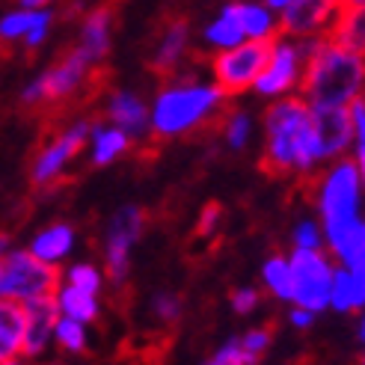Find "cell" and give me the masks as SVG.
I'll return each instance as SVG.
<instances>
[{
    "label": "cell",
    "instance_id": "46",
    "mask_svg": "<svg viewBox=\"0 0 365 365\" xmlns=\"http://www.w3.org/2000/svg\"><path fill=\"white\" fill-rule=\"evenodd\" d=\"M359 339L365 341V315H362V324H359Z\"/></svg>",
    "mask_w": 365,
    "mask_h": 365
},
{
    "label": "cell",
    "instance_id": "16",
    "mask_svg": "<svg viewBox=\"0 0 365 365\" xmlns=\"http://www.w3.org/2000/svg\"><path fill=\"white\" fill-rule=\"evenodd\" d=\"M110 39H113V12H110V6H98L83 18L78 48L96 66H101L104 57L110 53Z\"/></svg>",
    "mask_w": 365,
    "mask_h": 365
},
{
    "label": "cell",
    "instance_id": "13",
    "mask_svg": "<svg viewBox=\"0 0 365 365\" xmlns=\"http://www.w3.org/2000/svg\"><path fill=\"white\" fill-rule=\"evenodd\" d=\"M312 128H315L321 163L336 160L341 158L344 149H351L354 128L348 107H312Z\"/></svg>",
    "mask_w": 365,
    "mask_h": 365
},
{
    "label": "cell",
    "instance_id": "23",
    "mask_svg": "<svg viewBox=\"0 0 365 365\" xmlns=\"http://www.w3.org/2000/svg\"><path fill=\"white\" fill-rule=\"evenodd\" d=\"M53 300H57L60 315L66 318H75L81 324H93L98 318V294H89V291H81L68 282H60Z\"/></svg>",
    "mask_w": 365,
    "mask_h": 365
},
{
    "label": "cell",
    "instance_id": "34",
    "mask_svg": "<svg viewBox=\"0 0 365 365\" xmlns=\"http://www.w3.org/2000/svg\"><path fill=\"white\" fill-rule=\"evenodd\" d=\"M152 309H155V315H158L160 321L173 324V321H178V315H181V297L173 294V291H158V294L152 297Z\"/></svg>",
    "mask_w": 365,
    "mask_h": 365
},
{
    "label": "cell",
    "instance_id": "26",
    "mask_svg": "<svg viewBox=\"0 0 365 365\" xmlns=\"http://www.w3.org/2000/svg\"><path fill=\"white\" fill-rule=\"evenodd\" d=\"M86 324L75 321V318H66L60 315L57 318V327H53V341L60 344L63 351L68 354H83L86 351Z\"/></svg>",
    "mask_w": 365,
    "mask_h": 365
},
{
    "label": "cell",
    "instance_id": "10",
    "mask_svg": "<svg viewBox=\"0 0 365 365\" xmlns=\"http://www.w3.org/2000/svg\"><path fill=\"white\" fill-rule=\"evenodd\" d=\"M145 229V211L137 205H125L113 214L104 235V279L122 285L131 267V250Z\"/></svg>",
    "mask_w": 365,
    "mask_h": 365
},
{
    "label": "cell",
    "instance_id": "40",
    "mask_svg": "<svg viewBox=\"0 0 365 365\" xmlns=\"http://www.w3.org/2000/svg\"><path fill=\"white\" fill-rule=\"evenodd\" d=\"M217 217H220V208L217 205H208L202 211V220H199V235H211L217 229Z\"/></svg>",
    "mask_w": 365,
    "mask_h": 365
},
{
    "label": "cell",
    "instance_id": "42",
    "mask_svg": "<svg viewBox=\"0 0 365 365\" xmlns=\"http://www.w3.org/2000/svg\"><path fill=\"white\" fill-rule=\"evenodd\" d=\"M356 170H359V178L365 185V145H362V149H356Z\"/></svg>",
    "mask_w": 365,
    "mask_h": 365
},
{
    "label": "cell",
    "instance_id": "5",
    "mask_svg": "<svg viewBox=\"0 0 365 365\" xmlns=\"http://www.w3.org/2000/svg\"><path fill=\"white\" fill-rule=\"evenodd\" d=\"M63 277L57 264H45L30 250H9L0 259V300L27 303L57 294Z\"/></svg>",
    "mask_w": 365,
    "mask_h": 365
},
{
    "label": "cell",
    "instance_id": "12",
    "mask_svg": "<svg viewBox=\"0 0 365 365\" xmlns=\"http://www.w3.org/2000/svg\"><path fill=\"white\" fill-rule=\"evenodd\" d=\"M344 0H291L279 9V33L288 39H309V36L330 33Z\"/></svg>",
    "mask_w": 365,
    "mask_h": 365
},
{
    "label": "cell",
    "instance_id": "37",
    "mask_svg": "<svg viewBox=\"0 0 365 365\" xmlns=\"http://www.w3.org/2000/svg\"><path fill=\"white\" fill-rule=\"evenodd\" d=\"M348 113H351V128H354V145L362 149L365 145V98H356L348 107Z\"/></svg>",
    "mask_w": 365,
    "mask_h": 365
},
{
    "label": "cell",
    "instance_id": "21",
    "mask_svg": "<svg viewBox=\"0 0 365 365\" xmlns=\"http://www.w3.org/2000/svg\"><path fill=\"white\" fill-rule=\"evenodd\" d=\"M24 341V306L15 300H0V362L21 356Z\"/></svg>",
    "mask_w": 365,
    "mask_h": 365
},
{
    "label": "cell",
    "instance_id": "43",
    "mask_svg": "<svg viewBox=\"0 0 365 365\" xmlns=\"http://www.w3.org/2000/svg\"><path fill=\"white\" fill-rule=\"evenodd\" d=\"M288 4H291V0H264V6H267V9H273V12H279V9H282V6H288Z\"/></svg>",
    "mask_w": 365,
    "mask_h": 365
},
{
    "label": "cell",
    "instance_id": "31",
    "mask_svg": "<svg viewBox=\"0 0 365 365\" xmlns=\"http://www.w3.org/2000/svg\"><path fill=\"white\" fill-rule=\"evenodd\" d=\"M51 21H53V15L51 9H33V21H30V30L24 36V48L27 51H36L45 39H48V33H51Z\"/></svg>",
    "mask_w": 365,
    "mask_h": 365
},
{
    "label": "cell",
    "instance_id": "28",
    "mask_svg": "<svg viewBox=\"0 0 365 365\" xmlns=\"http://www.w3.org/2000/svg\"><path fill=\"white\" fill-rule=\"evenodd\" d=\"M330 309H336L339 315L354 312L351 303V270L348 267H336L333 270V285H330Z\"/></svg>",
    "mask_w": 365,
    "mask_h": 365
},
{
    "label": "cell",
    "instance_id": "3",
    "mask_svg": "<svg viewBox=\"0 0 365 365\" xmlns=\"http://www.w3.org/2000/svg\"><path fill=\"white\" fill-rule=\"evenodd\" d=\"M226 96L217 83H199V81H175L163 86L149 113L152 137L158 140H173L196 131L199 125H205L217 110L223 107Z\"/></svg>",
    "mask_w": 365,
    "mask_h": 365
},
{
    "label": "cell",
    "instance_id": "27",
    "mask_svg": "<svg viewBox=\"0 0 365 365\" xmlns=\"http://www.w3.org/2000/svg\"><path fill=\"white\" fill-rule=\"evenodd\" d=\"M33 21V9H15L0 18V51H9L15 42H21Z\"/></svg>",
    "mask_w": 365,
    "mask_h": 365
},
{
    "label": "cell",
    "instance_id": "32",
    "mask_svg": "<svg viewBox=\"0 0 365 365\" xmlns=\"http://www.w3.org/2000/svg\"><path fill=\"white\" fill-rule=\"evenodd\" d=\"M291 241H294V250H321L324 247V229L315 220H300L294 226Z\"/></svg>",
    "mask_w": 365,
    "mask_h": 365
},
{
    "label": "cell",
    "instance_id": "17",
    "mask_svg": "<svg viewBox=\"0 0 365 365\" xmlns=\"http://www.w3.org/2000/svg\"><path fill=\"white\" fill-rule=\"evenodd\" d=\"M187 45H190V27L187 21H173L167 30L160 33V39L155 45V53H152V71L155 75H173L175 66L181 63V57L187 53Z\"/></svg>",
    "mask_w": 365,
    "mask_h": 365
},
{
    "label": "cell",
    "instance_id": "35",
    "mask_svg": "<svg viewBox=\"0 0 365 365\" xmlns=\"http://www.w3.org/2000/svg\"><path fill=\"white\" fill-rule=\"evenodd\" d=\"M238 339H241L244 354L262 356V354L270 348V341H273V330H270V327H255V330H250V333H244V336H238Z\"/></svg>",
    "mask_w": 365,
    "mask_h": 365
},
{
    "label": "cell",
    "instance_id": "20",
    "mask_svg": "<svg viewBox=\"0 0 365 365\" xmlns=\"http://www.w3.org/2000/svg\"><path fill=\"white\" fill-rule=\"evenodd\" d=\"M71 250H75V229L68 223H53L30 241V252L45 264H60Z\"/></svg>",
    "mask_w": 365,
    "mask_h": 365
},
{
    "label": "cell",
    "instance_id": "24",
    "mask_svg": "<svg viewBox=\"0 0 365 365\" xmlns=\"http://www.w3.org/2000/svg\"><path fill=\"white\" fill-rule=\"evenodd\" d=\"M205 42L217 51H226L244 42V30L238 24V12H235V4H226L223 12L214 18V21L205 27Z\"/></svg>",
    "mask_w": 365,
    "mask_h": 365
},
{
    "label": "cell",
    "instance_id": "11",
    "mask_svg": "<svg viewBox=\"0 0 365 365\" xmlns=\"http://www.w3.org/2000/svg\"><path fill=\"white\" fill-rule=\"evenodd\" d=\"M303 66H306V53L300 48V39H273L270 48V60L264 66V71L255 81V93L264 98H282L291 96L294 89H300V78H303Z\"/></svg>",
    "mask_w": 365,
    "mask_h": 365
},
{
    "label": "cell",
    "instance_id": "48",
    "mask_svg": "<svg viewBox=\"0 0 365 365\" xmlns=\"http://www.w3.org/2000/svg\"><path fill=\"white\" fill-rule=\"evenodd\" d=\"M344 4H365V0H344Z\"/></svg>",
    "mask_w": 365,
    "mask_h": 365
},
{
    "label": "cell",
    "instance_id": "19",
    "mask_svg": "<svg viewBox=\"0 0 365 365\" xmlns=\"http://www.w3.org/2000/svg\"><path fill=\"white\" fill-rule=\"evenodd\" d=\"M330 39L348 51L365 53V4H341L330 27Z\"/></svg>",
    "mask_w": 365,
    "mask_h": 365
},
{
    "label": "cell",
    "instance_id": "47",
    "mask_svg": "<svg viewBox=\"0 0 365 365\" xmlns=\"http://www.w3.org/2000/svg\"><path fill=\"white\" fill-rule=\"evenodd\" d=\"M0 365H21V362H18V356H15V359H4Z\"/></svg>",
    "mask_w": 365,
    "mask_h": 365
},
{
    "label": "cell",
    "instance_id": "2",
    "mask_svg": "<svg viewBox=\"0 0 365 365\" xmlns=\"http://www.w3.org/2000/svg\"><path fill=\"white\" fill-rule=\"evenodd\" d=\"M300 98L309 107H351L365 98V53L341 48L327 36L303 66Z\"/></svg>",
    "mask_w": 365,
    "mask_h": 365
},
{
    "label": "cell",
    "instance_id": "15",
    "mask_svg": "<svg viewBox=\"0 0 365 365\" xmlns=\"http://www.w3.org/2000/svg\"><path fill=\"white\" fill-rule=\"evenodd\" d=\"M107 119L131 140H145L152 134L149 107H145V101L137 93H131V89H122V93L110 96V101H107Z\"/></svg>",
    "mask_w": 365,
    "mask_h": 365
},
{
    "label": "cell",
    "instance_id": "33",
    "mask_svg": "<svg viewBox=\"0 0 365 365\" xmlns=\"http://www.w3.org/2000/svg\"><path fill=\"white\" fill-rule=\"evenodd\" d=\"M339 264H344V267H365V220L359 223V229L351 238V244L341 250Z\"/></svg>",
    "mask_w": 365,
    "mask_h": 365
},
{
    "label": "cell",
    "instance_id": "6",
    "mask_svg": "<svg viewBox=\"0 0 365 365\" xmlns=\"http://www.w3.org/2000/svg\"><path fill=\"white\" fill-rule=\"evenodd\" d=\"M270 48H273V39H244L241 45L214 53L211 75L226 98L241 96L255 86V81H259V75L270 60Z\"/></svg>",
    "mask_w": 365,
    "mask_h": 365
},
{
    "label": "cell",
    "instance_id": "45",
    "mask_svg": "<svg viewBox=\"0 0 365 365\" xmlns=\"http://www.w3.org/2000/svg\"><path fill=\"white\" fill-rule=\"evenodd\" d=\"M9 252V235H0V259Z\"/></svg>",
    "mask_w": 365,
    "mask_h": 365
},
{
    "label": "cell",
    "instance_id": "49",
    "mask_svg": "<svg viewBox=\"0 0 365 365\" xmlns=\"http://www.w3.org/2000/svg\"><path fill=\"white\" fill-rule=\"evenodd\" d=\"M362 365H365V356H362Z\"/></svg>",
    "mask_w": 365,
    "mask_h": 365
},
{
    "label": "cell",
    "instance_id": "44",
    "mask_svg": "<svg viewBox=\"0 0 365 365\" xmlns=\"http://www.w3.org/2000/svg\"><path fill=\"white\" fill-rule=\"evenodd\" d=\"M232 365H259V356H241V359H235Z\"/></svg>",
    "mask_w": 365,
    "mask_h": 365
},
{
    "label": "cell",
    "instance_id": "1",
    "mask_svg": "<svg viewBox=\"0 0 365 365\" xmlns=\"http://www.w3.org/2000/svg\"><path fill=\"white\" fill-rule=\"evenodd\" d=\"M318 167L321 158L312 128V107L294 93L277 98L264 113L262 170L270 175H309Z\"/></svg>",
    "mask_w": 365,
    "mask_h": 365
},
{
    "label": "cell",
    "instance_id": "30",
    "mask_svg": "<svg viewBox=\"0 0 365 365\" xmlns=\"http://www.w3.org/2000/svg\"><path fill=\"white\" fill-rule=\"evenodd\" d=\"M250 116L247 113H229L223 119V137L229 143V149H244L250 140Z\"/></svg>",
    "mask_w": 365,
    "mask_h": 365
},
{
    "label": "cell",
    "instance_id": "41",
    "mask_svg": "<svg viewBox=\"0 0 365 365\" xmlns=\"http://www.w3.org/2000/svg\"><path fill=\"white\" fill-rule=\"evenodd\" d=\"M24 9H45L48 4H53V0H18Z\"/></svg>",
    "mask_w": 365,
    "mask_h": 365
},
{
    "label": "cell",
    "instance_id": "14",
    "mask_svg": "<svg viewBox=\"0 0 365 365\" xmlns=\"http://www.w3.org/2000/svg\"><path fill=\"white\" fill-rule=\"evenodd\" d=\"M24 306V341H21V354L36 359L48 351V344L53 341V327H57L60 309L57 300L51 297H36L21 303Z\"/></svg>",
    "mask_w": 365,
    "mask_h": 365
},
{
    "label": "cell",
    "instance_id": "18",
    "mask_svg": "<svg viewBox=\"0 0 365 365\" xmlns=\"http://www.w3.org/2000/svg\"><path fill=\"white\" fill-rule=\"evenodd\" d=\"M131 137L119 131L116 125H93L89 131V160L93 167H110L113 160H119L128 149H131Z\"/></svg>",
    "mask_w": 365,
    "mask_h": 365
},
{
    "label": "cell",
    "instance_id": "9",
    "mask_svg": "<svg viewBox=\"0 0 365 365\" xmlns=\"http://www.w3.org/2000/svg\"><path fill=\"white\" fill-rule=\"evenodd\" d=\"M89 131H93V122L75 119L71 125H66L60 134H53L33 160V170H30L33 185L36 187H53L57 185V181L68 173V163L86 149Z\"/></svg>",
    "mask_w": 365,
    "mask_h": 365
},
{
    "label": "cell",
    "instance_id": "39",
    "mask_svg": "<svg viewBox=\"0 0 365 365\" xmlns=\"http://www.w3.org/2000/svg\"><path fill=\"white\" fill-rule=\"evenodd\" d=\"M315 318H318V315L309 312V309H303V306H291V315H288L291 327H297V330H306V327H312Z\"/></svg>",
    "mask_w": 365,
    "mask_h": 365
},
{
    "label": "cell",
    "instance_id": "8",
    "mask_svg": "<svg viewBox=\"0 0 365 365\" xmlns=\"http://www.w3.org/2000/svg\"><path fill=\"white\" fill-rule=\"evenodd\" d=\"M362 205V178L356 160L336 158L333 167L318 181V208L324 223L333 220H356Z\"/></svg>",
    "mask_w": 365,
    "mask_h": 365
},
{
    "label": "cell",
    "instance_id": "29",
    "mask_svg": "<svg viewBox=\"0 0 365 365\" xmlns=\"http://www.w3.org/2000/svg\"><path fill=\"white\" fill-rule=\"evenodd\" d=\"M66 282L75 285V288H81V291H89V294H98L101 285H104V273H101L96 264L81 262V264H71V267L66 270Z\"/></svg>",
    "mask_w": 365,
    "mask_h": 365
},
{
    "label": "cell",
    "instance_id": "25",
    "mask_svg": "<svg viewBox=\"0 0 365 365\" xmlns=\"http://www.w3.org/2000/svg\"><path fill=\"white\" fill-rule=\"evenodd\" d=\"M262 282L267 285L273 297L291 303V264L285 255H270L262 264Z\"/></svg>",
    "mask_w": 365,
    "mask_h": 365
},
{
    "label": "cell",
    "instance_id": "38",
    "mask_svg": "<svg viewBox=\"0 0 365 365\" xmlns=\"http://www.w3.org/2000/svg\"><path fill=\"white\" fill-rule=\"evenodd\" d=\"M351 270V303L354 312L365 309V267H348Z\"/></svg>",
    "mask_w": 365,
    "mask_h": 365
},
{
    "label": "cell",
    "instance_id": "36",
    "mask_svg": "<svg viewBox=\"0 0 365 365\" xmlns=\"http://www.w3.org/2000/svg\"><path fill=\"white\" fill-rule=\"evenodd\" d=\"M259 303H262V297H259V291H255V288H238V291H232V309L238 315L255 312Z\"/></svg>",
    "mask_w": 365,
    "mask_h": 365
},
{
    "label": "cell",
    "instance_id": "22",
    "mask_svg": "<svg viewBox=\"0 0 365 365\" xmlns=\"http://www.w3.org/2000/svg\"><path fill=\"white\" fill-rule=\"evenodd\" d=\"M235 12H238L244 39H277L279 21L273 15V9L262 4H250V0H235Z\"/></svg>",
    "mask_w": 365,
    "mask_h": 365
},
{
    "label": "cell",
    "instance_id": "7",
    "mask_svg": "<svg viewBox=\"0 0 365 365\" xmlns=\"http://www.w3.org/2000/svg\"><path fill=\"white\" fill-rule=\"evenodd\" d=\"M291 306H303L321 315L330 309V285H333V262L324 250H294L291 252Z\"/></svg>",
    "mask_w": 365,
    "mask_h": 365
},
{
    "label": "cell",
    "instance_id": "4",
    "mask_svg": "<svg viewBox=\"0 0 365 365\" xmlns=\"http://www.w3.org/2000/svg\"><path fill=\"white\" fill-rule=\"evenodd\" d=\"M96 63L86 57L81 48H71L60 63H53L48 71H42L30 86H24L21 93V101L27 107H36V104H63L68 98L81 96L89 83H98L96 81Z\"/></svg>",
    "mask_w": 365,
    "mask_h": 365
}]
</instances>
